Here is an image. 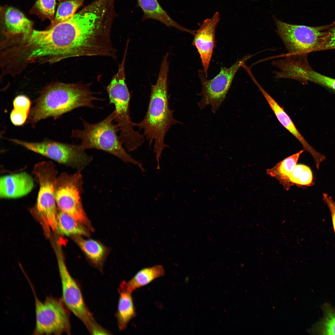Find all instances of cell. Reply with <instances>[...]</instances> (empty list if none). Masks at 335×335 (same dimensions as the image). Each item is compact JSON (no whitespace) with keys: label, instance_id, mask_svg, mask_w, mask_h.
Wrapping results in <instances>:
<instances>
[{"label":"cell","instance_id":"cell-25","mask_svg":"<svg viewBox=\"0 0 335 335\" xmlns=\"http://www.w3.org/2000/svg\"><path fill=\"white\" fill-rule=\"evenodd\" d=\"M56 0H37L30 10V13L38 16L43 20L52 21L55 18Z\"/></svg>","mask_w":335,"mask_h":335},{"label":"cell","instance_id":"cell-10","mask_svg":"<svg viewBox=\"0 0 335 335\" xmlns=\"http://www.w3.org/2000/svg\"><path fill=\"white\" fill-rule=\"evenodd\" d=\"M252 56L246 55L238 60L230 67L221 68L219 74L211 79L206 78L204 71H199V76L202 87L200 95L202 97L197 104L200 110L209 105L212 106V111L214 113L219 109L237 72Z\"/></svg>","mask_w":335,"mask_h":335},{"label":"cell","instance_id":"cell-9","mask_svg":"<svg viewBox=\"0 0 335 335\" xmlns=\"http://www.w3.org/2000/svg\"><path fill=\"white\" fill-rule=\"evenodd\" d=\"M35 299L36 324L33 334H70V310L62 299L47 297L42 302L35 295Z\"/></svg>","mask_w":335,"mask_h":335},{"label":"cell","instance_id":"cell-2","mask_svg":"<svg viewBox=\"0 0 335 335\" xmlns=\"http://www.w3.org/2000/svg\"><path fill=\"white\" fill-rule=\"evenodd\" d=\"M90 84L80 83L52 84L42 91L35 106L30 111L28 122L33 127L49 117L57 118L81 107L94 108L93 101L104 100L95 96Z\"/></svg>","mask_w":335,"mask_h":335},{"label":"cell","instance_id":"cell-28","mask_svg":"<svg viewBox=\"0 0 335 335\" xmlns=\"http://www.w3.org/2000/svg\"><path fill=\"white\" fill-rule=\"evenodd\" d=\"M29 114V113L13 109L10 114V119L14 125L20 126L25 123Z\"/></svg>","mask_w":335,"mask_h":335},{"label":"cell","instance_id":"cell-24","mask_svg":"<svg viewBox=\"0 0 335 335\" xmlns=\"http://www.w3.org/2000/svg\"><path fill=\"white\" fill-rule=\"evenodd\" d=\"M291 186H310L313 185V176L310 168L302 164H297L289 176Z\"/></svg>","mask_w":335,"mask_h":335},{"label":"cell","instance_id":"cell-1","mask_svg":"<svg viewBox=\"0 0 335 335\" xmlns=\"http://www.w3.org/2000/svg\"><path fill=\"white\" fill-rule=\"evenodd\" d=\"M169 54L164 55L158 78L151 85L148 106L143 119L134 123V126L143 131V135L150 146L154 144V151L157 162V168H160V160L163 150L169 146L165 143L167 132L173 126L181 123L173 117V109L169 106L168 89Z\"/></svg>","mask_w":335,"mask_h":335},{"label":"cell","instance_id":"cell-13","mask_svg":"<svg viewBox=\"0 0 335 335\" xmlns=\"http://www.w3.org/2000/svg\"><path fill=\"white\" fill-rule=\"evenodd\" d=\"M0 20L2 31L6 37L4 41L13 38L26 39L32 32L33 22L16 8L6 6L1 7Z\"/></svg>","mask_w":335,"mask_h":335},{"label":"cell","instance_id":"cell-19","mask_svg":"<svg viewBox=\"0 0 335 335\" xmlns=\"http://www.w3.org/2000/svg\"><path fill=\"white\" fill-rule=\"evenodd\" d=\"M75 242L94 265L101 270L106 253L105 247L99 242L92 239H86L81 235H74Z\"/></svg>","mask_w":335,"mask_h":335},{"label":"cell","instance_id":"cell-21","mask_svg":"<svg viewBox=\"0 0 335 335\" xmlns=\"http://www.w3.org/2000/svg\"><path fill=\"white\" fill-rule=\"evenodd\" d=\"M57 221L56 230L62 235L89 236L88 229L86 226L59 209Z\"/></svg>","mask_w":335,"mask_h":335},{"label":"cell","instance_id":"cell-3","mask_svg":"<svg viewBox=\"0 0 335 335\" xmlns=\"http://www.w3.org/2000/svg\"><path fill=\"white\" fill-rule=\"evenodd\" d=\"M82 130H73L71 136L81 140L80 146L84 149H96L108 152L126 163L133 164L142 172H145L142 163L129 154L123 146L117 135L119 126L113 123L115 118L114 110L105 118L95 123H89L82 118Z\"/></svg>","mask_w":335,"mask_h":335},{"label":"cell","instance_id":"cell-7","mask_svg":"<svg viewBox=\"0 0 335 335\" xmlns=\"http://www.w3.org/2000/svg\"><path fill=\"white\" fill-rule=\"evenodd\" d=\"M83 178L81 172L70 174L64 172L58 176L55 184V197L58 208L92 230L91 223L82 202Z\"/></svg>","mask_w":335,"mask_h":335},{"label":"cell","instance_id":"cell-18","mask_svg":"<svg viewBox=\"0 0 335 335\" xmlns=\"http://www.w3.org/2000/svg\"><path fill=\"white\" fill-rule=\"evenodd\" d=\"M303 151L301 150L278 162L272 168L267 169V173L276 179L285 189L288 190L291 187L289 176L297 164L299 156Z\"/></svg>","mask_w":335,"mask_h":335},{"label":"cell","instance_id":"cell-23","mask_svg":"<svg viewBox=\"0 0 335 335\" xmlns=\"http://www.w3.org/2000/svg\"><path fill=\"white\" fill-rule=\"evenodd\" d=\"M85 0H61L59 3L52 26L70 18Z\"/></svg>","mask_w":335,"mask_h":335},{"label":"cell","instance_id":"cell-14","mask_svg":"<svg viewBox=\"0 0 335 335\" xmlns=\"http://www.w3.org/2000/svg\"><path fill=\"white\" fill-rule=\"evenodd\" d=\"M255 84L261 92L279 122L298 140L302 144L303 150L309 152L313 157L317 168L325 158L323 154L316 151L307 142L298 130L291 119L276 101L262 87L257 81Z\"/></svg>","mask_w":335,"mask_h":335},{"label":"cell","instance_id":"cell-20","mask_svg":"<svg viewBox=\"0 0 335 335\" xmlns=\"http://www.w3.org/2000/svg\"><path fill=\"white\" fill-rule=\"evenodd\" d=\"M165 272L164 268L161 265L143 268L137 272L129 281H125V287L127 290L132 293L136 289L163 276Z\"/></svg>","mask_w":335,"mask_h":335},{"label":"cell","instance_id":"cell-8","mask_svg":"<svg viewBox=\"0 0 335 335\" xmlns=\"http://www.w3.org/2000/svg\"><path fill=\"white\" fill-rule=\"evenodd\" d=\"M15 143L47 157L81 172L92 160L80 145L61 143L46 139L41 142H32L10 139Z\"/></svg>","mask_w":335,"mask_h":335},{"label":"cell","instance_id":"cell-5","mask_svg":"<svg viewBox=\"0 0 335 335\" xmlns=\"http://www.w3.org/2000/svg\"><path fill=\"white\" fill-rule=\"evenodd\" d=\"M273 17L276 32L288 50L287 54L301 56L319 51L328 30L335 23L309 26L289 24Z\"/></svg>","mask_w":335,"mask_h":335},{"label":"cell","instance_id":"cell-17","mask_svg":"<svg viewBox=\"0 0 335 335\" xmlns=\"http://www.w3.org/2000/svg\"><path fill=\"white\" fill-rule=\"evenodd\" d=\"M138 6L143 12L142 20L152 19L159 21L168 27L192 34L193 30L187 29L175 21L163 9L157 0H137Z\"/></svg>","mask_w":335,"mask_h":335},{"label":"cell","instance_id":"cell-16","mask_svg":"<svg viewBox=\"0 0 335 335\" xmlns=\"http://www.w3.org/2000/svg\"><path fill=\"white\" fill-rule=\"evenodd\" d=\"M118 291L119 294L115 316L120 331L124 330L130 321L136 315L132 295V293L126 288L125 281L119 284Z\"/></svg>","mask_w":335,"mask_h":335},{"label":"cell","instance_id":"cell-29","mask_svg":"<svg viewBox=\"0 0 335 335\" xmlns=\"http://www.w3.org/2000/svg\"><path fill=\"white\" fill-rule=\"evenodd\" d=\"M323 200L327 204L331 212L333 228L335 235V202L326 193L323 194Z\"/></svg>","mask_w":335,"mask_h":335},{"label":"cell","instance_id":"cell-6","mask_svg":"<svg viewBox=\"0 0 335 335\" xmlns=\"http://www.w3.org/2000/svg\"><path fill=\"white\" fill-rule=\"evenodd\" d=\"M32 173L39 185L34 208L35 212L45 228L56 231L58 210L55 197V184L57 170L52 162L45 161L36 164Z\"/></svg>","mask_w":335,"mask_h":335},{"label":"cell","instance_id":"cell-30","mask_svg":"<svg viewBox=\"0 0 335 335\" xmlns=\"http://www.w3.org/2000/svg\"><path fill=\"white\" fill-rule=\"evenodd\" d=\"M90 333L92 335H108L111 334L110 332L102 327L96 322L92 325Z\"/></svg>","mask_w":335,"mask_h":335},{"label":"cell","instance_id":"cell-12","mask_svg":"<svg viewBox=\"0 0 335 335\" xmlns=\"http://www.w3.org/2000/svg\"><path fill=\"white\" fill-rule=\"evenodd\" d=\"M220 18L219 13L216 12L211 18L199 24V28L194 34L192 45L196 47L200 55L206 77L215 45V30Z\"/></svg>","mask_w":335,"mask_h":335},{"label":"cell","instance_id":"cell-15","mask_svg":"<svg viewBox=\"0 0 335 335\" xmlns=\"http://www.w3.org/2000/svg\"><path fill=\"white\" fill-rule=\"evenodd\" d=\"M34 187L33 178L26 172L3 176L0 179V197L19 198L29 193Z\"/></svg>","mask_w":335,"mask_h":335},{"label":"cell","instance_id":"cell-22","mask_svg":"<svg viewBox=\"0 0 335 335\" xmlns=\"http://www.w3.org/2000/svg\"><path fill=\"white\" fill-rule=\"evenodd\" d=\"M323 316L312 328L311 332L323 335H335V307L328 304L322 307Z\"/></svg>","mask_w":335,"mask_h":335},{"label":"cell","instance_id":"cell-27","mask_svg":"<svg viewBox=\"0 0 335 335\" xmlns=\"http://www.w3.org/2000/svg\"><path fill=\"white\" fill-rule=\"evenodd\" d=\"M335 49V23L328 30L319 51Z\"/></svg>","mask_w":335,"mask_h":335},{"label":"cell","instance_id":"cell-11","mask_svg":"<svg viewBox=\"0 0 335 335\" xmlns=\"http://www.w3.org/2000/svg\"><path fill=\"white\" fill-rule=\"evenodd\" d=\"M62 284L61 299L70 310L83 324L90 333L96 321L84 301L79 283L70 275L66 267L61 247L57 244L56 250Z\"/></svg>","mask_w":335,"mask_h":335},{"label":"cell","instance_id":"cell-4","mask_svg":"<svg viewBox=\"0 0 335 335\" xmlns=\"http://www.w3.org/2000/svg\"><path fill=\"white\" fill-rule=\"evenodd\" d=\"M125 61L118 65L117 73L106 87L109 103L114 105V121L119 126L120 140L128 151H133L141 146L145 140L143 135L134 130V122L130 114V95L125 83Z\"/></svg>","mask_w":335,"mask_h":335},{"label":"cell","instance_id":"cell-26","mask_svg":"<svg viewBox=\"0 0 335 335\" xmlns=\"http://www.w3.org/2000/svg\"><path fill=\"white\" fill-rule=\"evenodd\" d=\"M304 78L306 82H313L335 90V79L318 73L309 67L305 70Z\"/></svg>","mask_w":335,"mask_h":335}]
</instances>
